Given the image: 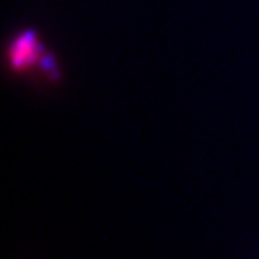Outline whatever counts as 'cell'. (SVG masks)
<instances>
[{
	"mask_svg": "<svg viewBox=\"0 0 259 259\" xmlns=\"http://www.w3.org/2000/svg\"><path fill=\"white\" fill-rule=\"evenodd\" d=\"M39 46H35V34L34 32H24L20 37L17 39V42L12 46V66L15 69H22V67L29 66L35 58V53Z\"/></svg>",
	"mask_w": 259,
	"mask_h": 259,
	"instance_id": "1",
	"label": "cell"
},
{
	"mask_svg": "<svg viewBox=\"0 0 259 259\" xmlns=\"http://www.w3.org/2000/svg\"><path fill=\"white\" fill-rule=\"evenodd\" d=\"M39 66L42 67L46 72H49V74H51V72H56V59H54V56L49 54V53L40 54Z\"/></svg>",
	"mask_w": 259,
	"mask_h": 259,
	"instance_id": "2",
	"label": "cell"
}]
</instances>
